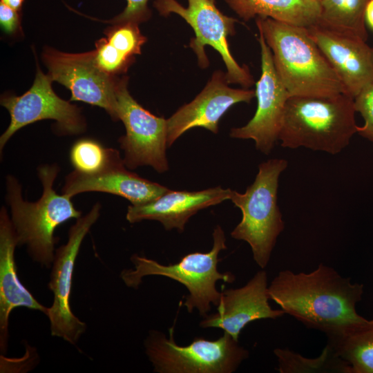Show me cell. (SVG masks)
Instances as JSON below:
<instances>
[{
    "label": "cell",
    "instance_id": "1",
    "mask_svg": "<svg viewBox=\"0 0 373 373\" xmlns=\"http://www.w3.org/2000/svg\"><path fill=\"white\" fill-rule=\"evenodd\" d=\"M269 299L285 314L327 338L341 334L366 318L356 312L364 286L352 283L334 268L321 263L309 273L285 269L268 287Z\"/></svg>",
    "mask_w": 373,
    "mask_h": 373
},
{
    "label": "cell",
    "instance_id": "2",
    "mask_svg": "<svg viewBox=\"0 0 373 373\" xmlns=\"http://www.w3.org/2000/svg\"><path fill=\"white\" fill-rule=\"evenodd\" d=\"M256 19L258 30L271 50L277 73L290 97L345 94L342 82L307 28L269 17Z\"/></svg>",
    "mask_w": 373,
    "mask_h": 373
},
{
    "label": "cell",
    "instance_id": "3",
    "mask_svg": "<svg viewBox=\"0 0 373 373\" xmlns=\"http://www.w3.org/2000/svg\"><path fill=\"white\" fill-rule=\"evenodd\" d=\"M59 171L57 164L38 168L43 192L36 202L24 200L19 181L12 175L6 176V199L19 245H26L32 259L47 268L50 267L55 258L57 241L54 236L55 229L70 219L82 216V212L74 207L72 198L58 194L54 189Z\"/></svg>",
    "mask_w": 373,
    "mask_h": 373
},
{
    "label": "cell",
    "instance_id": "4",
    "mask_svg": "<svg viewBox=\"0 0 373 373\" xmlns=\"http://www.w3.org/2000/svg\"><path fill=\"white\" fill-rule=\"evenodd\" d=\"M354 99L291 96L287 101L278 140L283 147L301 146L337 154L357 133Z\"/></svg>",
    "mask_w": 373,
    "mask_h": 373
},
{
    "label": "cell",
    "instance_id": "5",
    "mask_svg": "<svg viewBox=\"0 0 373 373\" xmlns=\"http://www.w3.org/2000/svg\"><path fill=\"white\" fill-rule=\"evenodd\" d=\"M213 247L209 252H193L184 256L174 264L164 265L154 260L135 254L131 260L134 269H124L120 277L125 285L137 289L147 276H162L182 284L188 290L183 304L191 313L197 309L202 316L211 310V304L218 306L221 292L216 289V283L222 280L233 283L235 276L231 273H220L218 270V255L227 249L224 232L217 225L213 232Z\"/></svg>",
    "mask_w": 373,
    "mask_h": 373
},
{
    "label": "cell",
    "instance_id": "6",
    "mask_svg": "<svg viewBox=\"0 0 373 373\" xmlns=\"http://www.w3.org/2000/svg\"><path fill=\"white\" fill-rule=\"evenodd\" d=\"M285 159H271L258 166L254 182L243 193L231 190L230 199L242 212V219L231 233L247 242L256 264L265 269L285 224L277 204L278 179L287 168Z\"/></svg>",
    "mask_w": 373,
    "mask_h": 373
},
{
    "label": "cell",
    "instance_id": "7",
    "mask_svg": "<svg viewBox=\"0 0 373 373\" xmlns=\"http://www.w3.org/2000/svg\"><path fill=\"white\" fill-rule=\"evenodd\" d=\"M169 336L156 330L144 341L146 354L158 373H232L249 357V352L224 332L220 338L195 337L186 346L174 340V326Z\"/></svg>",
    "mask_w": 373,
    "mask_h": 373
},
{
    "label": "cell",
    "instance_id": "8",
    "mask_svg": "<svg viewBox=\"0 0 373 373\" xmlns=\"http://www.w3.org/2000/svg\"><path fill=\"white\" fill-rule=\"evenodd\" d=\"M187 1L188 6L184 7L176 0H155L153 6L160 15L166 17L174 13L180 16L193 29L195 37L191 38L189 47L197 56L200 68H206L209 65L204 47L210 46L221 55L229 84H238L244 88L251 86L254 81L249 68L237 63L227 42V37L235 34V23L238 21L224 15L214 0Z\"/></svg>",
    "mask_w": 373,
    "mask_h": 373
},
{
    "label": "cell",
    "instance_id": "9",
    "mask_svg": "<svg viewBox=\"0 0 373 373\" xmlns=\"http://www.w3.org/2000/svg\"><path fill=\"white\" fill-rule=\"evenodd\" d=\"M128 77H121L117 93V114L126 134L118 140L126 166L134 169L150 166L159 173L169 170L166 156L167 119L144 108L129 93Z\"/></svg>",
    "mask_w": 373,
    "mask_h": 373
},
{
    "label": "cell",
    "instance_id": "10",
    "mask_svg": "<svg viewBox=\"0 0 373 373\" xmlns=\"http://www.w3.org/2000/svg\"><path fill=\"white\" fill-rule=\"evenodd\" d=\"M101 205L95 203L68 231L67 242L55 250L48 288L53 302L45 314L49 318L51 335L75 345L86 331V324L71 311L70 298L73 269L80 246L99 216Z\"/></svg>",
    "mask_w": 373,
    "mask_h": 373
},
{
    "label": "cell",
    "instance_id": "11",
    "mask_svg": "<svg viewBox=\"0 0 373 373\" xmlns=\"http://www.w3.org/2000/svg\"><path fill=\"white\" fill-rule=\"evenodd\" d=\"M52 80L37 65L33 84L21 95H6L1 104L10 113V124L0 137L1 153L10 137L21 128L35 122L52 119L59 132L66 135L84 132L86 122L80 109L56 95L52 88Z\"/></svg>",
    "mask_w": 373,
    "mask_h": 373
},
{
    "label": "cell",
    "instance_id": "12",
    "mask_svg": "<svg viewBox=\"0 0 373 373\" xmlns=\"http://www.w3.org/2000/svg\"><path fill=\"white\" fill-rule=\"evenodd\" d=\"M42 59L51 79L71 92L70 101H81L104 108L118 120L116 93L121 78L102 71L94 60L93 51L67 53L46 48Z\"/></svg>",
    "mask_w": 373,
    "mask_h": 373
},
{
    "label": "cell",
    "instance_id": "13",
    "mask_svg": "<svg viewBox=\"0 0 373 373\" xmlns=\"http://www.w3.org/2000/svg\"><path fill=\"white\" fill-rule=\"evenodd\" d=\"M258 32L261 75L256 84V111L246 125L231 128L229 135L233 138L254 140L256 148L268 155L278 140L286 103L290 96L277 73L271 50L262 34Z\"/></svg>",
    "mask_w": 373,
    "mask_h": 373
},
{
    "label": "cell",
    "instance_id": "14",
    "mask_svg": "<svg viewBox=\"0 0 373 373\" xmlns=\"http://www.w3.org/2000/svg\"><path fill=\"white\" fill-rule=\"evenodd\" d=\"M228 84L226 73L215 71L195 99L167 119L168 148L184 133L195 127L217 133L220 118L233 105L250 103L256 97L255 90L233 88Z\"/></svg>",
    "mask_w": 373,
    "mask_h": 373
},
{
    "label": "cell",
    "instance_id": "15",
    "mask_svg": "<svg viewBox=\"0 0 373 373\" xmlns=\"http://www.w3.org/2000/svg\"><path fill=\"white\" fill-rule=\"evenodd\" d=\"M126 168L119 151L109 148L108 160L99 171L85 173L74 170L66 177L62 193L73 198L84 192H104L121 196L137 205L153 200L169 190Z\"/></svg>",
    "mask_w": 373,
    "mask_h": 373
},
{
    "label": "cell",
    "instance_id": "16",
    "mask_svg": "<svg viewBox=\"0 0 373 373\" xmlns=\"http://www.w3.org/2000/svg\"><path fill=\"white\" fill-rule=\"evenodd\" d=\"M268 287L267 273L262 269L244 286L223 290L217 312L204 316L200 326L220 328L238 341L240 332L249 323L283 316V310L270 306Z\"/></svg>",
    "mask_w": 373,
    "mask_h": 373
},
{
    "label": "cell",
    "instance_id": "17",
    "mask_svg": "<svg viewBox=\"0 0 373 373\" xmlns=\"http://www.w3.org/2000/svg\"><path fill=\"white\" fill-rule=\"evenodd\" d=\"M345 88L354 99L373 84V47L365 41L318 24L307 28Z\"/></svg>",
    "mask_w": 373,
    "mask_h": 373
},
{
    "label": "cell",
    "instance_id": "18",
    "mask_svg": "<svg viewBox=\"0 0 373 373\" xmlns=\"http://www.w3.org/2000/svg\"><path fill=\"white\" fill-rule=\"evenodd\" d=\"M231 189L221 186L198 191L169 189L156 199L142 204L128 207L126 220L130 223L156 220L166 230L182 232L189 218L199 211L229 200Z\"/></svg>",
    "mask_w": 373,
    "mask_h": 373
},
{
    "label": "cell",
    "instance_id": "19",
    "mask_svg": "<svg viewBox=\"0 0 373 373\" xmlns=\"http://www.w3.org/2000/svg\"><path fill=\"white\" fill-rule=\"evenodd\" d=\"M19 245L11 218L4 207L0 212V350L4 353L8 340V322L11 311L17 307L46 313L47 308L39 303L21 283L15 260Z\"/></svg>",
    "mask_w": 373,
    "mask_h": 373
},
{
    "label": "cell",
    "instance_id": "20",
    "mask_svg": "<svg viewBox=\"0 0 373 373\" xmlns=\"http://www.w3.org/2000/svg\"><path fill=\"white\" fill-rule=\"evenodd\" d=\"M242 19L269 17L288 24L309 28L318 23L321 0H224Z\"/></svg>",
    "mask_w": 373,
    "mask_h": 373
},
{
    "label": "cell",
    "instance_id": "21",
    "mask_svg": "<svg viewBox=\"0 0 373 373\" xmlns=\"http://www.w3.org/2000/svg\"><path fill=\"white\" fill-rule=\"evenodd\" d=\"M327 343L350 365L352 373H373V318L327 338Z\"/></svg>",
    "mask_w": 373,
    "mask_h": 373
},
{
    "label": "cell",
    "instance_id": "22",
    "mask_svg": "<svg viewBox=\"0 0 373 373\" xmlns=\"http://www.w3.org/2000/svg\"><path fill=\"white\" fill-rule=\"evenodd\" d=\"M370 0H321L318 25L367 41L365 12Z\"/></svg>",
    "mask_w": 373,
    "mask_h": 373
},
{
    "label": "cell",
    "instance_id": "23",
    "mask_svg": "<svg viewBox=\"0 0 373 373\" xmlns=\"http://www.w3.org/2000/svg\"><path fill=\"white\" fill-rule=\"evenodd\" d=\"M280 373H352L350 365L327 343L321 355L305 357L289 348H275Z\"/></svg>",
    "mask_w": 373,
    "mask_h": 373
},
{
    "label": "cell",
    "instance_id": "24",
    "mask_svg": "<svg viewBox=\"0 0 373 373\" xmlns=\"http://www.w3.org/2000/svg\"><path fill=\"white\" fill-rule=\"evenodd\" d=\"M109 148L104 147L92 139H81L70 150V160L75 170L92 173L99 171L106 164Z\"/></svg>",
    "mask_w": 373,
    "mask_h": 373
},
{
    "label": "cell",
    "instance_id": "25",
    "mask_svg": "<svg viewBox=\"0 0 373 373\" xmlns=\"http://www.w3.org/2000/svg\"><path fill=\"white\" fill-rule=\"evenodd\" d=\"M107 41L117 50L131 57L140 55L142 46L146 42L139 28L132 22L113 23L104 31Z\"/></svg>",
    "mask_w": 373,
    "mask_h": 373
},
{
    "label": "cell",
    "instance_id": "26",
    "mask_svg": "<svg viewBox=\"0 0 373 373\" xmlns=\"http://www.w3.org/2000/svg\"><path fill=\"white\" fill-rule=\"evenodd\" d=\"M93 51L97 66L111 76L124 74L135 60V57L126 55L117 50L105 37L95 42V49Z\"/></svg>",
    "mask_w": 373,
    "mask_h": 373
},
{
    "label": "cell",
    "instance_id": "27",
    "mask_svg": "<svg viewBox=\"0 0 373 373\" xmlns=\"http://www.w3.org/2000/svg\"><path fill=\"white\" fill-rule=\"evenodd\" d=\"M356 112H358L364 124L357 126V133L373 142V84L364 88L354 99Z\"/></svg>",
    "mask_w": 373,
    "mask_h": 373
},
{
    "label": "cell",
    "instance_id": "28",
    "mask_svg": "<svg viewBox=\"0 0 373 373\" xmlns=\"http://www.w3.org/2000/svg\"><path fill=\"white\" fill-rule=\"evenodd\" d=\"M126 6L124 10L114 18L103 21L108 23L132 22L140 24L149 20L151 10L148 6L149 0H126Z\"/></svg>",
    "mask_w": 373,
    "mask_h": 373
},
{
    "label": "cell",
    "instance_id": "29",
    "mask_svg": "<svg viewBox=\"0 0 373 373\" xmlns=\"http://www.w3.org/2000/svg\"><path fill=\"white\" fill-rule=\"evenodd\" d=\"M0 25L7 34L15 33L21 27V12L0 2Z\"/></svg>",
    "mask_w": 373,
    "mask_h": 373
},
{
    "label": "cell",
    "instance_id": "30",
    "mask_svg": "<svg viewBox=\"0 0 373 373\" xmlns=\"http://www.w3.org/2000/svg\"><path fill=\"white\" fill-rule=\"evenodd\" d=\"M365 23L373 30V0H370L365 12Z\"/></svg>",
    "mask_w": 373,
    "mask_h": 373
},
{
    "label": "cell",
    "instance_id": "31",
    "mask_svg": "<svg viewBox=\"0 0 373 373\" xmlns=\"http://www.w3.org/2000/svg\"><path fill=\"white\" fill-rule=\"evenodd\" d=\"M24 1L25 0H0V2L19 12L21 10Z\"/></svg>",
    "mask_w": 373,
    "mask_h": 373
}]
</instances>
